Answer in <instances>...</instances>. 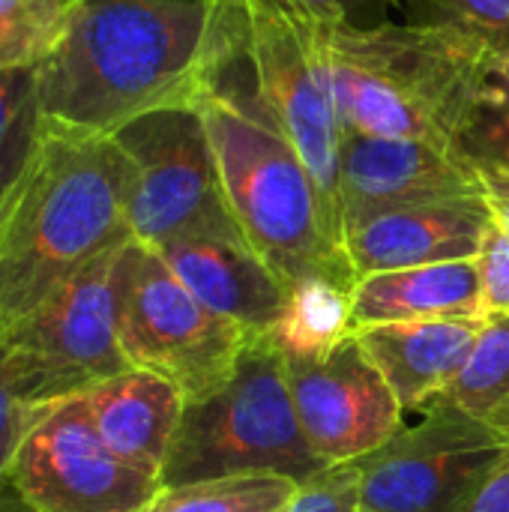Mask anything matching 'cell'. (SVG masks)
Returning a JSON list of instances; mask_svg holds the SVG:
<instances>
[{
  "label": "cell",
  "mask_w": 509,
  "mask_h": 512,
  "mask_svg": "<svg viewBox=\"0 0 509 512\" xmlns=\"http://www.w3.org/2000/svg\"><path fill=\"white\" fill-rule=\"evenodd\" d=\"M240 57L234 0H81L36 66L42 126L111 138L150 111L198 105Z\"/></svg>",
  "instance_id": "cell-1"
},
{
  "label": "cell",
  "mask_w": 509,
  "mask_h": 512,
  "mask_svg": "<svg viewBox=\"0 0 509 512\" xmlns=\"http://www.w3.org/2000/svg\"><path fill=\"white\" fill-rule=\"evenodd\" d=\"M318 63L345 132L444 147L509 66L465 33L417 21L318 27Z\"/></svg>",
  "instance_id": "cell-2"
},
{
  "label": "cell",
  "mask_w": 509,
  "mask_h": 512,
  "mask_svg": "<svg viewBox=\"0 0 509 512\" xmlns=\"http://www.w3.org/2000/svg\"><path fill=\"white\" fill-rule=\"evenodd\" d=\"M129 159L114 138L42 132L0 210V336L93 258L132 240Z\"/></svg>",
  "instance_id": "cell-3"
},
{
  "label": "cell",
  "mask_w": 509,
  "mask_h": 512,
  "mask_svg": "<svg viewBox=\"0 0 509 512\" xmlns=\"http://www.w3.org/2000/svg\"><path fill=\"white\" fill-rule=\"evenodd\" d=\"M237 63L198 99L231 219L285 288L327 279L354 291L357 276L342 231L303 159L255 99L252 84L243 87L234 78Z\"/></svg>",
  "instance_id": "cell-4"
},
{
  "label": "cell",
  "mask_w": 509,
  "mask_h": 512,
  "mask_svg": "<svg viewBox=\"0 0 509 512\" xmlns=\"http://www.w3.org/2000/svg\"><path fill=\"white\" fill-rule=\"evenodd\" d=\"M321 471L324 465L303 438L285 363L258 339L243 351L222 390L186 402L159 483L186 486L237 474H279L309 483Z\"/></svg>",
  "instance_id": "cell-5"
},
{
  "label": "cell",
  "mask_w": 509,
  "mask_h": 512,
  "mask_svg": "<svg viewBox=\"0 0 509 512\" xmlns=\"http://www.w3.org/2000/svg\"><path fill=\"white\" fill-rule=\"evenodd\" d=\"M123 246L93 258L0 336V381L18 402L48 408L129 369L117 327Z\"/></svg>",
  "instance_id": "cell-6"
},
{
  "label": "cell",
  "mask_w": 509,
  "mask_h": 512,
  "mask_svg": "<svg viewBox=\"0 0 509 512\" xmlns=\"http://www.w3.org/2000/svg\"><path fill=\"white\" fill-rule=\"evenodd\" d=\"M117 327L129 366L168 378L186 402L222 390L252 345L243 327L207 309L162 255L138 240H129L120 258Z\"/></svg>",
  "instance_id": "cell-7"
},
{
  "label": "cell",
  "mask_w": 509,
  "mask_h": 512,
  "mask_svg": "<svg viewBox=\"0 0 509 512\" xmlns=\"http://www.w3.org/2000/svg\"><path fill=\"white\" fill-rule=\"evenodd\" d=\"M111 138L132 168L126 198L132 240L162 249L183 237L240 234L198 105L150 111Z\"/></svg>",
  "instance_id": "cell-8"
},
{
  "label": "cell",
  "mask_w": 509,
  "mask_h": 512,
  "mask_svg": "<svg viewBox=\"0 0 509 512\" xmlns=\"http://www.w3.org/2000/svg\"><path fill=\"white\" fill-rule=\"evenodd\" d=\"M414 417L354 462L363 512H450L509 450L447 399H435Z\"/></svg>",
  "instance_id": "cell-9"
},
{
  "label": "cell",
  "mask_w": 509,
  "mask_h": 512,
  "mask_svg": "<svg viewBox=\"0 0 509 512\" xmlns=\"http://www.w3.org/2000/svg\"><path fill=\"white\" fill-rule=\"evenodd\" d=\"M9 489L33 512H141L162 483L117 459L75 396L48 405L24 435Z\"/></svg>",
  "instance_id": "cell-10"
},
{
  "label": "cell",
  "mask_w": 509,
  "mask_h": 512,
  "mask_svg": "<svg viewBox=\"0 0 509 512\" xmlns=\"http://www.w3.org/2000/svg\"><path fill=\"white\" fill-rule=\"evenodd\" d=\"M309 450L324 468L357 462L387 444L405 411L354 336L321 360H282Z\"/></svg>",
  "instance_id": "cell-11"
},
{
  "label": "cell",
  "mask_w": 509,
  "mask_h": 512,
  "mask_svg": "<svg viewBox=\"0 0 509 512\" xmlns=\"http://www.w3.org/2000/svg\"><path fill=\"white\" fill-rule=\"evenodd\" d=\"M453 198H480L474 165L462 150L420 138L345 132L339 153L345 228L381 210Z\"/></svg>",
  "instance_id": "cell-12"
},
{
  "label": "cell",
  "mask_w": 509,
  "mask_h": 512,
  "mask_svg": "<svg viewBox=\"0 0 509 512\" xmlns=\"http://www.w3.org/2000/svg\"><path fill=\"white\" fill-rule=\"evenodd\" d=\"M495 216L483 198L429 201L381 210L345 228L354 276L480 258Z\"/></svg>",
  "instance_id": "cell-13"
},
{
  "label": "cell",
  "mask_w": 509,
  "mask_h": 512,
  "mask_svg": "<svg viewBox=\"0 0 509 512\" xmlns=\"http://www.w3.org/2000/svg\"><path fill=\"white\" fill-rule=\"evenodd\" d=\"M171 273L216 315L264 339L279 321L288 288L252 252L243 234H201L156 249Z\"/></svg>",
  "instance_id": "cell-14"
},
{
  "label": "cell",
  "mask_w": 509,
  "mask_h": 512,
  "mask_svg": "<svg viewBox=\"0 0 509 512\" xmlns=\"http://www.w3.org/2000/svg\"><path fill=\"white\" fill-rule=\"evenodd\" d=\"M483 321H393L354 327L351 336L387 381L405 414L441 399L468 366Z\"/></svg>",
  "instance_id": "cell-15"
},
{
  "label": "cell",
  "mask_w": 509,
  "mask_h": 512,
  "mask_svg": "<svg viewBox=\"0 0 509 512\" xmlns=\"http://www.w3.org/2000/svg\"><path fill=\"white\" fill-rule=\"evenodd\" d=\"M102 444L147 477H162L186 396L150 369H123L78 396Z\"/></svg>",
  "instance_id": "cell-16"
},
{
  "label": "cell",
  "mask_w": 509,
  "mask_h": 512,
  "mask_svg": "<svg viewBox=\"0 0 509 512\" xmlns=\"http://www.w3.org/2000/svg\"><path fill=\"white\" fill-rule=\"evenodd\" d=\"M483 279L477 258L441 261L426 267L372 273L357 279L351 291V321H483Z\"/></svg>",
  "instance_id": "cell-17"
},
{
  "label": "cell",
  "mask_w": 509,
  "mask_h": 512,
  "mask_svg": "<svg viewBox=\"0 0 509 512\" xmlns=\"http://www.w3.org/2000/svg\"><path fill=\"white\" fill-rule=\"evenodd\" d=\"M354 330L351 291L327 279H303L288 288L285 309L264 342L282 360H321Z\"/></svg>",
  "instance_id": "cell-18"
},
{
  "label": "cell",
  "mask_w": 509,
  "mask_h": 512,
  "mask_svg": "<svg viewBox=\"0 0 509 512\" xmlns=\"http://www.w3.org/2000/svg\"><path fill=\"white\" fill-rule=\"evenodd\" d=\"M509 447V315H489L474 354L441 396Z\"/></svg>",
  "instance_id": "cell-19"
},
{
  "label": "cell",
  "mask_w": 509,
  "mask_h": 512,
  "mask_svg": "<svg viewBox=\"0 0 509 512\" xmlns=\"http://www.w3.org/2000/svg\"><path fill=\"white\" fill-rule=\"evenodd\" d=\"M303 483L279 474H237L162 486L141 512H285Z\"/></svg>",
  "instance_id": "cell-20"
},
{
  "label": "cell",
  "mask_w": 509,
  "mask_h": 512,
  "mask_svg": "<svg viewBox=\"0 0 509 512\" xmlns=\"http://www.w3.org/2000/svg\"><path fill=\"white\" fill-rule=\"evenodd\" d=\"M36 66L0 72V210L42 144Z\"/></svg>",
  "instance_id": "cell-21"
},
{
  "label": "cell",
  "mask_w": 509,
  "mask_h": 512,
  "mask_svg": "<svg viewBox=\"0 0 509 512\" xmlns=\"http://www.w3.org/2000/svg\"><path fill=\"white\" fill-rule=\"evenodd\" d=\"M81 0H0V72L39 66Z\"/></svg>",
  "instance_id": "cell-22"
},
{
  "label": "cell",
  "mask_w": 509,
  "mask_h": 512,
  "mask_svg": "<svg viewBox=\"0 0 509 512\" xmlns=\"http://www.w3.org/2000/svg\"><path fill=\"white\" fill-rule=\"evenodd\" d=\"M411 21L465 33L495 57L509 60V0H405Z\"/></svg>",
  "instance_id": "cell-23"
},
{
  "label": "cell",
  "mask_w": 509,
  "mask_h": 512,
  "mask_svg": "<svg viewBox=\"0 0 509 512\" xmlns=\"http://www.w3.org/2000/svg\"><path fill=\"white\" fill-rule=\"evenodd\" d=\"M456 147L471 162H486L509 177V66L471 114Z\"/></svg>",
  "instance_id": "cell-24"
},
{
  "label": "cell",
  "mask_w": 509,
  "mask_h": 512,
  "mask_svg": "<svg viewBox=\"0 0 509 512\" xmlns=\"http://www.w3.org/2000/svg\"><path fill=\"white\" fill-rule=\"evenodd\" d=\"M285 512H363L357 465L345 462L324 468L318 477L300 486L297 498Z\"/></svg>",
  "instance_id": "cell-25"
},
{
  "label": "cell",
  "mask_w": 509,
  "mask_h": 512,
  "mask_svg": "<svg viewBox=\"0 0 509 512\" xmlns=\"http://www.w3.org/2000/svg\"><path fill=\"white\" fill-rule=\"evenodd\" d=\"M483 279V306L489 315H509V228L492 222L483 252L477 258Z\"/></svg>",
  "instance_id": "cell-26"
},
{
  "label": "cell",
  "mask_w": 509,
  "mask_h": 512,
  "mask_svg": "<svg viewBox=\"0 0 509 512\" xmlns=\"http://www.w3.org/2000/svg\"><path fill=\"white\" fill-rule=\"evenodd\" d=\"M318 27H375L399 0H297Z\"/></svg>",
  "instance_id": "cell-27"
},
{
  "label": "cell",
  "mask_w": 509,
  "mask_h": 512,
  "mask_svg": "<svg viewBox=\"0 0 509 512\" xmlns=\"http://www.w3.org/2000/svg\"><path fill=\"white\" fill-rule=\"evenodd\" d=\"M45 408H30L24 402H18L6 384L0 381V492L9 489V465L15 450L21 447L24 435L33 429V423L42 417Z\"/></svg>",
  "instance_id": "cell-28"
},
{
  "label": "cell",
  "mask_w": 509,
  "mask_h": 512,
  "mask_svg": "<svg viewBox=\"0 0 509 512\" xmlns=\"http://www.w3.org/2000/svg\"><path fill=\"white\" fill-rule=\"evenodd\" d=\"M450 512H509V450Z\"/></svg>",
  "instance_id": "cell-29"
},
{
  "label": "cell",
  "mask_w": 509,
  "mask_h": 512,
  "mask_svg": "<svg viewBox=\"0 0 509 512\" xmlns=\"http://www.w3.org/2000/svg\"><path fill=\"white\" fill-rule=\"evenodd\" d=\"M471 165H474V174H477V183H480V198L486 201L492 216L509 228V177L504 171L486 165V162H471Z\"/></svg>",
  "instance_id": "cell-30"
},
{
  "label": "cell",
  "mask_w": 509,
  "mask_h": 512,
  "mask_svg": "<svg viewBox=\"0 0 509 512\" xmlns=\"http://www.w3.org/2000/svg\"><path fill=\"white\" fill-rule=\"evenodd\" d=\"M0 512H33L18 495H15V489H6V492H0Z\"/></svg>",
  "instance_id": "cell-31"
}]
</instances>
